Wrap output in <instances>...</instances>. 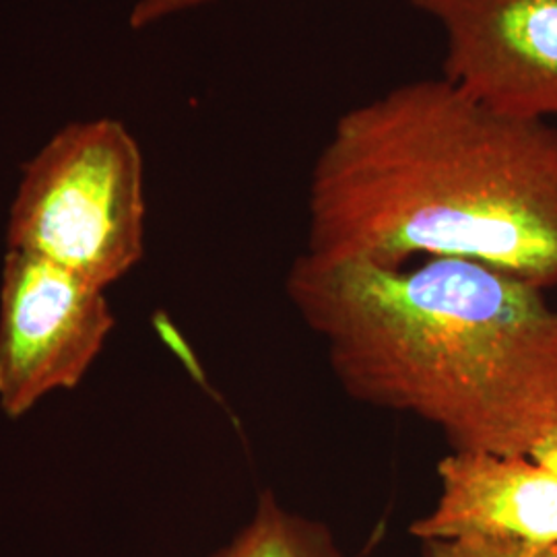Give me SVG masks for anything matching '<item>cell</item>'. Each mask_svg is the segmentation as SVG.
<instances>
[{"label":"cell","mask_w":557,"mask_h":557,"mask_svg":"<svg viewBox=\"0 0 557 557\" xmlns=\"http://www.w3.org/2000/svg\"><path fill=\"white\" fill-rule=\"evenodd\" d=\"M143 160L114 120L64 128L25 168L9 250L50 260L106 287L143 257Z\"/></svg>","instance_id":"3957f363"},{"label":"cell","mask_w":557,"mask_h":557,"mask_svg":"<svg viewBox=\"0 0 557 557\" xmlns=\"http://www.w3.org/2000/svg\"><path fill=\"white\" fill-rule=\"evenodd\" d=\"M436 506L411 524L423 541L541 549L557 545V475L535 458L450 450Z\"/></svg>","instance_id":"8992f818"},{"label":"cell","mask_w":557,"mask_h":557,"mask_svg":"<svg viewBox=\"0 0 557 557\" xmlns=\"http://www.w3.org/2000/svg\"><path fill=\"white\" fill-rule=\"evenodd\" d=\"M207 2H213V0H139V4L135 7V11L131 15V25L135 29H139V27L172 17L176 13L195 9V7L207 4Z\"/></svg>","instance_id":"9c48e42d"},{"label":"cell","mask_w":557,"mask_h":557,"mask_svg":"<svg viewBox=\"0 0 557 557\" xmlns=\"http://www.w3.org/2000/svg\"><path fill=\"white\" fill-rule=\"evenodd\" d=\"M304 252L379 267L475 260L554 289L557 128L444 77L351 108L312 168Z\"/></svg>","instance_id":"6da1fadb"},{"label":"cell","mask_w":557,"mask_h":557,"mask_svg":"<svg viewBox=\"0 0 557 557\" xmlns=\"http://www.w3.org/2000/svg\"><path fill=\"white\" fill-rule=\"evenodd\" d=\"M114 326L103 289L29 252L9 250L0 285V407L21 418L73 388Z\"/></svg>","instance_id":"277c9868"},{"label":"cell","mask_w":557,"mask_h":557,"mask_svg":"<svg viewBox=\"0 0 557 557\" xmlns=\"http://www.w3.org/2000/svg\"><path fill=\"white\" fill-rule=\"evenodd\" d=\"M211 557L349 556L324 522L285 508L271 492H264L250 522Z\"/></svg>","instance_id":"52a82bcc"},{"label":"cell","mask_w":557,"mask_h":557,"mask_svg":"<svg viewBox=\"0 0 557 557\" xmlns=\"http://www.w3.org/2000/svg\"><path fill=\"white\" fill-rule=\"evenodd\" d=\"M347 397L436 428L450 450L531 457L557 428V306L475 260L301 252L285 278Z\"/></svg>","instance_id":"7a4b0ae2"},{"label":"cell","mask_w":557,"mask_h":557,"mask_svg":"<svg viewBox=\"0 0 557 557\" xmlns=\"http://www.w3.org/2000/svg\"><path fill=\"white\" fill-rule=\"evenodd\" d=\"M405 2L438 23L444 79L508 116H557V0Z\"/></svg>","instance_id":"5b68a950"},{"label":"cell","mask_w":557,"mask_h":557,"mask_svg":"<svg viewBox=\"0 0 557 557\" xmlns=\"http://www.w3.org/2000/svg\"><path fill=\"white\" fill-rule=\"evenodd\" d=\"M531 458H535L543 467H547L549 471H554L557 475V428L539 444L533 450Z\"/></svg>","instance_id":"30bf717a"},{"label":"cell","mask_w":557,"mask_h":557,"mask_svg":"<svg viewBox=\"0 0 557 557\" xmlns=\"http://www.w3.org/2000/svg\"><path fill=\"white\" fill-rule=\"evenodd\" d=\"M421 557H557V545L541 549H520L460 541H423Z\"/></svg>","instance_id":"ba28073f"}]
</instances>
